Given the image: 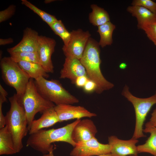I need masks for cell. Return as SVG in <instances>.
<instances>
[{
	"label": "cell",
	"instance_id": "11",
	"mask_svg": "<svg viewBox=\"0 0 156 156\" xmlns=\"http://www.w3.org/2000/svg\"><path fill=\"white\" fill-rule=\"evenodd\" d=\"M54 109L57 114L59 122L83 117L91 118L96 116L85 107L80 106H73L71 104H62L56 105Z\"/></svg>",
	"mask_w": 156,
	"mask_h": 156
},
{
	"label": "cell",
	"instance_id": "5",
	"mask_svg": "<svg viewBox=\"0 0 156 156\" xmlns=\"http://www.w3.org/2000/svg\"><path fill=\"white\" fill-rule=\"evenodd\" d=\"M34 83L41 96L56 105L73 104L79 102L78 99L66 90L58 80H47L41 77L35 80Z\"/></svg>",
	"mask_w": 156,
	"mask_h": 156
},
{
	"label": "cell",
	"instance_id": "22",
	"mask_svg": "<svg viewBox=\"0 0 156 156\" xmlns=\"http://www.w3.org/2000/svg\"><path fill=\"white\" fill-rule=\"evenodd\" d=\"M97 31L100 35L99 42L100 46L104 48L107 45H110L113 43L112 34L116 28V26L110 21L99 26Z\"/></svg>",
	"mask_w": 156,
	"mask_h": 156
},
{
	"label": "cell",
	"instance_id": "18",
	"mask_svg": "<svg viewBox=\"0 0 156 156\" xmlns=\"http://www.w3.org/2000/svg\"><path fill=\"white\" fill-rule=\"evenodd\" d=\"M16 153L12 135L5 125L0 129V155H11Z\"/></svg>",
	"mask_w": 156,
	"mask_h": 156
},
{
	"label": "cell",
	"instance_id": "1",
	"mask_svg": "<svg viewBox=\"0 0 156 156\" xmlns=\"http://www.w3.org/2000/svg\"><path fill=\"white\" fill-rule=\"evenodd\" d=\"M80 120L81 119H77L62 127L47 130L42 129L29 135L26 146L44 154L53 151L52 144L55 142H66L74 147L76 144L72 140V133L75 127Z\"/></svg>",
	"mask_w": 156,
	"mask_h": 156
},
{
	"label": "cell",
	"instance_id": "32",
	"mask_svg": "<svg viewBox=\"0 0 156 156\" xmlns=\"http://www.w3.org/2000/svg\"><path fill=\"white\" fill-rule=\"evenodd\" d=\"M151 116L149 121L146 124L153 126L156 128V107L151 114Z\"/></svg>",
	"mask_w": 156,
	"mask_h": 156
},
{
	"label": "cell",
	"instance_id": "34",
	"mask_svg": "<svg viewBox=\"0 0 156 156\" xmlns=\"http://www.w3.org/2000/svg\"><path fill=\"white\" fill-rule=\"evenodd\" d=\"M53 151H52L49 153L45 154L43 156H54L53 152Z\"/></svg>",
	"mask_w": 156,
	"mask_h": 156
},
{
	"label": "cell",
	"instance_id": "35",
	"mask_svg": "<svg viewBox=\"0 0 156 156\" xmlns=\"http://www.w3.org/2000/svg\"><path fill=\"white\" fill-rule=\"evenodd\" d=\"M55 0H46L44 1V3H49L51 2H52L53 1H55Z\"/></svg>",
	"mask_w": 156,
	"mask_h": 156
},
{
	"label": "cell",
	"instance_id": "25",
	"mask_svg": "<svg viewBox=\"0 0 156 156\" xmlns=\"http://www.w3.org/2000/svg\"><path fill=\"white\" fill-rule=\"evenodd\" d=\"M50 27L55 34L61 38L64 45H66L70 40L71 34L67 30L62 21L57 20Z\"/></svg>",
	"mask_w": 156,
	"mask_h": 156
},
{
	"label": "cell",
	"instance_id": "33",
	"mask_svg": "<svg viewBox=\"0 0 156 156\" xmlns=\"http://www.w3.org/2000/svg\"><path fill=\"white\" fill-rule=\"evenodd\" d=\"M14 42L13 38H10L6 39H0V45H4L7 44L12 43Z\"/></svg>",
	"mask_w": 156,
	"mask_h": 156
},
{
	"label": "cell",
	"instance_id": "30",
	"mask_svg": "<svg viewBox=\"0 0 156 156\" xmlns=\"http://www.w3.org/2000/svg\"><path fill=\"white\" fill-rule=\"evenodd\" d=\"M89 79L86 76L79 77L76 79L75 83L78 87L83 88Z\"/></svg>",
	"mask_w": 156,
	"mask_h": 156
},
{
	"label": "cell",
	"instance_id": "19",
	"mask_svg": "<svg viewBox=\"0 0 156 156\" xmlns=\"http://www.w3.org/2000/svg\"><path fill=\"white\" fill-rule=\"evenodd\" d=\"M143 132L150 133L145 143L137 146L139 153H147L156 156V128L146 124Z\"/></svg>",
	"mask_w": 156,
	"mask_h": 156
},
{
	"label": "cell",
	"instance_id": "28",
	"mask_svg": "<svg viewBox=\"0 0 156 156\" xmlns=\"http://www.w3.org/2000/svg\"><path fill=\"white\" fill-rule=\"evenodd\" d=\"M16 6L12 5L6 9L0 12V23L4 22L11 18L14 14Z\"/></svg>",
	"mask_w": 156,
	"mask_h": 156
},
{
	"label": "cell",
	"instance_id": "24",
	"mask_svg": "<svg viewBox=\"0 0 156 156\" xmlns=\"http://www.w3.org/2000/svg\"><path fill=\"white\" fill-rule=\"evenodd\" d=\"M9 54L12 59L17 63L21 61H25L40 64L37 52H16L11 53Z\"/></svg>",
	"mask_w": 156,
	"mask_h": 156
},
{
	"label": "cell",
	"instance_id": "2",
	"mask_svg": "<svg viewBox=\"0 0 156 156\" xmlns=\"http://www.w3.org/2000/svg\"><path fill=\"white\" fill-rule=\"evenodd\" d=\"M100 52L99 42L90 37L79 60L85 68L88 78L96 84L97 88L95 92L99 94L114 86V84L105 79L101 72Z\"/></svg>",
	"mask_w": 156,
	"mask_h": 156
},
{
	"label": "cell",
	"instance_id": "27",
	"mask_svg": "<svg viewBox=\"0 0 156 156\" xmlns=\"http://www.w3.org/2000/svg\"><path fill=\"white\" fill-rule=\"evenodd\" d=\"M142 29L144 31L148 39L156 46V22L144 26Z\"/></svg>",
	"mask_w": 156,
	"mask_h": 156
},
{
	"label": "cell",
	"instance_id": "3",
	"mask_svg": "<svg viewBox=\"0 0 156 156\" xmlns=\"http://www.w3.org/2000/svg\"><path fill=\"white\" fill-rule=\"evenodd\" d=\"M10 108L5 116V125L9 130L17 153L23 147V140L28 132V122L24 107L16 94L9 98Z\"/></svg>",
	"mask_w": 156,
	"mask_h": 156
},
{
	"label": "cell",
	"instance_id": "15",
	"mask_svg": "<svg viewBox=\"0 0 156 156\" xmlns=\"http://www.w3.org/2000/svg\"><path fill=\"white\" fill-rule=\"evenodd\" d=\"M82 76H88L85 68L80 60L76 58L66 57L60 72V78L68 79L75 83L76 79Z\"/></svg>",
	"mask_w": 156,
	"mask_h": 156
},
{
	"label": "cell",
	"instance_id": "23",
	"mask_svg": "<svg viewBox=\"0 0 156 156\" xmlns=\"http://www.w3.org/2000/svg\"><path fill=\"white\" fill-rule=\"evenodd\" d=\"M21 3L36 14L49 27L57 20L55 16L39 9L27 0H22Z\"/></svg>",
	"mask_w": 156,
	"mask_h": 156
},
{
	"label": "cell",
	"instance_id": "9",
	"mask_svg": "<svg viewBox=\"0 0 156 156\" xmlns=\"http://www.w3.org/2000/svg\"><path fill=\"white\" fill-rule=\"evenodd\" d=\"M71 151V156H92L110 153L111 147L108 144H102L95 137L76 144Z\"/></svg>",
	"mask_w": 156,
	"mask_h": 156
},
{
	"label": "cell",
	"instance_id": "13",
	"mask_svg": "<svg viewBox=\"0 0 156 156\" xmlns=\"http://www.w3.org/2000/svg\"><path fill=\"white\" fill-rule=\"evenodd\" d=\"M38 33L32 29L27 27L24 30L23 38L16 46L7 49L8 52H37L39 36Z\"/></svg>",
	"mask_w": 156,
	"mask_h": 156
},
{
	"label": "cell",
	"instance_id": "29",
	"mask_svg": "<svg viewBox=\"0 0 156 156\" xmlns=\"http://www.w3.org/2000/svg\"><path fill=\"white\" fill-rule=\"evenodd\" d=\"M97 86L96 84L89 79L83 87L84 91L87 92H90L94 91H95Z\"/></svg>",
	"mask_w": 156,
	"mask_h": 156
},
{
	"label": "cell",
	"instance_id": "14",
	"mask_svg": "<svg viewBox=\"0 0 156 156\" xmlns=\"http://www.w3.org/2000/svg\"><path fill=\"white\" fill-rule=\"evenodd\" d=\"M97 132L96 127L92 120L84 119L81 120L74 127L71 138L76 144L95 137Z\"/></svg>",
	"mask_w": 156,
	"mask_h": 156
},
{
	"label": "cell",
	"instance_id": "12",
	"mask_svg": "<svg viewBox=\"0 0 156 156\" xmlns=\"http://www.w3.org/2000/svg\"><path fill=\"white\" fill-rule=\"evenodd\" d=\"M108 144L111 147L110 153L112 156H127L137 155L138 153L136 144L137 139L131 138L128 140L118 139L112 135L108 138Z\"/></svg>",
	"mask_w": 156,
	"mask_h": 156
},
{
	"label": "cell",
	"instance_id": "26",
	"mask_svg": "<svg viewBox=\"0 0 156 156\" xmlns=\"http://www.w3.org/2000/svg\"><path fill=\"white\" fill-rule=\"evenodd\" d=\"M131 5L143 7L156 14V2L151 0H134Z\"/></svg>",
	"mask_w": 156,
	"mask_h": 156
},
{
	"label": "cell",
	"instance_id": "6",
	"mask_svg": "<svg viewBox=\"0 0 156 156\" xmlns=\"http://www.w3.org/2000/svg\"><path fill=\"white\" fill-rule=\"evenodd\" d=\"M19 101L25 110L28 129L36 114L38 112L42 114L55 106L54 103L45 99L39 93L35 85L34 80L32 78L30 79L24 94Z\"/></svg>",
	"mask_w": 156,
	"mask_h": 156
},
{
	"label": "cell",
	"instance_id": "37",
	"mask_svg": "<svg viewBox=\"0 0 156 156\" xmlns=\"http://www.w3.org/2000/svg\"><path fill=\"white\" fill-rule=\"evenodd\" d=\"M129 156H138L137 155H129Z\"/></svg>",
	"mask_w": 156,
	"mask_h": 156
},
{
	"label": "cell",
	"instance_id": "36",
	"mask_svg": "<svg viewBox=\"0 0 156 156\" xmlns=\"http://www.w3.org/2000/svg\"><path fill=\"white\" fill-rule=\"evenodd\" d=\"M98 156H112V154L110 153L101 155H98Z\"/></svg>",
	"mask_w": 156,
	"mask_h": 156
},
{
	"label": "cell",
	"instance_id": "21",
	"mask_svg": "<svg viewBox=\"0 0 156 156\" xmlns=\"http://www.w3.org/2000/svg\"><path fill=\"white\" fill-rule=\"evenodd\" d=\"M90 7L92 11L89 14V19L93 25L98 27L110 21L109 14L103 8L95 4Z\"/></svg>",
	"mask_w": 156,
	"mask_h": 156
},
{
	"label": "cell",
	"instance_id": "8",
	"mask_svg": "<svg viewBox=\"0 0 156 156\" xmlns=\"http://www.w3.org/2000/svg\"><path fill=\"white\" fill-rule=\"evenodd\" d=\"M70 32V40L68 44L63 45L62 49L66 57H72L80 60L81 58L86 44L91 36L88 31L79 29Z\"/></svg>",
	"mask_w": 156,
	"mask_h": 156
},
{
	"label": "cell",
	"instance_id": "4",
	"mask_svg": "<svg viewBox=\"0 0 156 156\" xmlns=\"http://www.w3.org/2000/svg\"><path fill=\"white\" fill-rule=\"evenodd\" d=\"M0 65L3 80L16 90L17 98L20 101L31 78L10 57L1 58Z\"/></svg>",
	"mask_w": 156,
	"mask_h": 156
},
{
	"label": "cell",
	"instance_id": "16",
	"mask_svg": "<svg viewBox=\"0 0 156 156\" xmlns=\"http://www.w3.org/2000/svg\"><path fill=\"white\" fill-rule=\"evenodd\" d=\"M58 122L59 119L54 107L47 110L38 119L34 120L29 129V135L44 128L51 127Z\"/></svg>",
	"mask_w": 156,
	"mask_h": 156
},
{
	"label": "cell",
	"instance_id": "7",
	"mask_svg": "<svg viewBox=\"0 0 156 156\" xmlns=\"http://www.w3.org/2000/svg\"><path fill=\"white\" fill-rule=\"evenodd\" d=\"M126 85L122 91V95L133 104L135 115V124L132 138L137 139L145 137L143 133V125L146 116L153 105L156 104L155 94L148 98H140L133 96Z\"/></svg>",
	"mask_w": 156,
	"mask_h": 156
},
{
	"label": "cell",
	"instance_id": "20",
	"mask_svg": "<svg viewBox=\"0 0 156 156\" xmlns=\"http://www.w3.org/2000/svg\"><path fill=\"white\" fill-rule=\"evenodd\" d=\"M18 63L31 78L36 80L41 77L46 79L49 77L48 73L39 63L25 61H21Z\"/></svg>",
	"mask_w": 156,
	"mask_h": 156
},
{
	"label": "cell",
	"instance_id": "10",
	"mask_svg": "<svg viewBox=\"0 0 156 156\" xmlns=\"http://www.w3.org/2000/svg\"><path fill=\"white\" fill-rule=\"evenodd\" d=\"M56 44V42L54 39L39 36L37 52L40 64L47 73L54 72L51 57L54 52Z\"/></svg>",
	"mask_w": 156,
	"mask_h": 156
},
{
	"label": "cell",
	"instance_id": "17",
	"mask_svg": "<svg viewBox=\"0 0 156 156\" xmlns=\"http://www.w3.org/2000/svg\"><path fill=\"white\" fill-rule=\"evenodd\" d=\"M127 10L136 18L138 29H142L144 26L156 22V14L143 7L131 5Z\"/></svg>",
	"mask_w": 156,
	"mask_h": 156
},
{
	"label": "cell",
	"instance_id": "31",
	"mask_svg": "<svg viewBox=\"0 0 156 156\" xmlns=\"http://www.w3.org/2000/svg\"><path fill=\"white\" fill-rule=\"evenodd\" d=\"M4 102V100L0 99V128L4 127L5 125V116H4L2 110V105Z\"/></svg>",
	"mask_w": 156,
	"mask_h": 156
}]
</instances>
